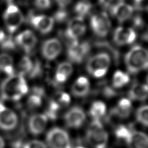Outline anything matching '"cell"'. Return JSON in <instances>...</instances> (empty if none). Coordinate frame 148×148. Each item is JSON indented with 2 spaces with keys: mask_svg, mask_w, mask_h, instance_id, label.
Here are the masks:
<instances>
[{
  "mask_svg": "<svg viewBox=\"0 0 148 148\" xmlns=\"http://www.w3.org/2000/svg\"><path fill=\"white\" fill-rule=\"evenodd\" d=\"M28 86L23 76L14 74L3 82L1 94L3 99L10 101H18L28 92Z\"/></svg>",
  "mask_w": 148,
  "mask_h": 148,
  "instance_id": "6da1fadb",
  "label": "cell"
},
{
  "mask_svg": "<svg viewBox=\"0 0 148 148\" xmlns=\"http://www.w3.org/2000/svg\"><path fill=\"white\" fill-rule=\"evenodd\" d=\"M127 69L129 73L136 74L148 69V50L135 46L127 52L125 57Z\"/></svg>",
  "mask_w": 148,
  "mask_h": 148,
  "instance_id": "7a4b0ae2",
  "label": "cell"
},
{
  "mask_svg": "<svg viewBox=\"0 0 148 148\" xmlns=\"http://www.w3.org/2000/svg\"><path fill=\"white\" fill-rule=\"evenodd\" d=\"M108 134L105 130L101 121L93 120L86 131V138L89 144L94 148H106Z\"/></svg>",
  "mask_w": 148,
  "mask_h": 148,
  "instance_id": "3957f363",
  "label": "cell"
},
{
  "mask_svg": "<svg viewBox=\"0 0 148 148\" xmlns=\"http://www.w3.org/2000/svg\"><path fill=\"white\" fill-rule=\"evenodd\" d=\"M110 64V57L106 53H101L90 58L86 70L94 77L101 78L106 75Z\"/></svg>",
  "mask_w": 148,
  "mask_h": 148,
  "instance_id": "277c9868",
  "label": "cell"
},
{
  "mask_svg": "<svg viewBox=\"0 0 148 148\" xmlns=\"http://www.w3.org/2000/svg\"><path fill=\"white\" fill-rule=\"evenodd\" d=\"M46 142L49 148H73L69 134L59 127L53 128L48 131Z\"/></svg>",
  "mask_w": 148,
  "mask_h": 148,
  "instance_id": "5b68a950",
  "label": "cell"
},
{
  "mask_svg": "<svg viewBox=\"0 0 148 148\" xmlns=\"http://www.w3.org/2000/svg\"><path fill=\"white\" fill-rule=\"evenodd\" d=\"M3 18L8 31L15 32L23 22V16L18 7L13 4L9 5L5 11Z\"/></svg>",
  "mask_w": 148,
  "mask_h": 148,
  "instance_id": "8992f818",
  "label": "cell"
},
{
  "mask_svg": "<svg viewBox=\"0 0 148 148\" xmlns=\"http://www.w3.org/2000/svg\"><path fill=\"white\" fill-rule=\"evenodd\" d=\"M90 46L87 42L79 43L77 40L71 42L68 44L67 55L71 61L77 64L83 62L84 58L88 54Z\"/></svg>",
  "mask_w": 148,
  "mask_h": 148,
  "instance_id": "52a82bcc",
  "label": "cell"
},
{
  "mask_svg": "<svg viewBox=\"0 0 148 148\" xmlns=\"http://www.w3.org/2000/svg\"><path fill=\"white\" fill-rule=\"evenodd\" d=\"M90 25L94 33L99 37L106 36L111 27L109 18L105 12L92 16L90 19Z\"/></svg>",
  "mask_w": 148,
  "mask_h": 148,
  "instance_id": "ba28073f",
  "label": "cell"
},
{
  "mask_svg": "<svg viewBox=\"0 0 148 148\" xmlns=\"http://www.w3.org/2000/svg\"><path fill=\"white\" fill-rule=\"evenodd\" d=\"M18 118L14 111L0 102V130L10 131L18 125Z\"/></svg>",
  "mask_w": 148,
  "mask_h": 148,
  "instance_id": "9c48e42d",
  "label": "cell"
},
{
  "mask_svg": "<svg viewBox=\"0 0 148 148\" xmlns=\"http://www.w3.org/2000/svg\"><path fill=\"white\" fill-rule=\"evenodd\" d=\"M86 27L83 18L77 16L71 20L64 32L66 38L69 40L70 42L77 40L79 37L83 35L85 33Z\"/></svg>",
  "mask_w": 148,
  "mask_h": 148,
  "instance_id": "30bf717a",
  "label": "cell"
},
{
  "mask_svg": "<svg viewBox=\"0 0 148 148\" xmlns=\"http://www.w3.org/2000/svg\"><path fill=\"white\" fill-rule=\"evenodd\" d=\"M86 120L84 110L79 107H73L68 110L64 115V121L68 127L78 129L83 125Z\"/></svg>",
  "mask_w": 148,
  "mask_h": 148,
  "instance_id": "8fae6325",
  "label": "cell"
},
{
  "mask_svg": "<svg viewBox=\"0 0 148 148\" xmlns=\"http://www.w3.org/2000/svg\"><path fill=\"white\" fill-rule=\"evenodd\" d=\"M62 44L57 38H51L45 41L42 46V53L45 59L53 60L62 51Z\"/></svg>",
  "mask_w": 148,
  "mask_h": 148,
  "instance_id": "7c38bea8",
  "label": "cell"
},
{
  "mask_svg": "<svg viewBox=\"0 0 148 148\" xmlns=\"http://www.w3.org/2000/svg\"><path fill=\"white\" fill-rule=\"evenodd\" d=\"M136 34L133 29L129 27H118L114 31L113 39L118 46L131 44L135 41Z\"/></svg>",
  "mask_w": 148,
  "mask_h": 148,
  "instance_id": "4fadbf2b",
  "label": "cell"
},
{
  "mask_svg": "<svg viewBox=\"0 0 148 148\" xmlns=\"http://www.w3.org/2000/svg\"><path fill=\"white\" fill-rule=\"evenodd\" d=\"M48 119L44 114H35L31 116L28 120V129L34 136L41 134L46 129Z\"/></svg>",
  "mask_w": 148,
  "mask_h": 148,
  "instance_id": "5bb4252c",
  "label": "cell"
},
{
  "mask_svg": "<svg viewBox=\"0 0 148 148\" xmlns=\"http://www.w3.org/2000/svg\"><path fill=\"white\" fill-rule=\"evenodd\" d=\"M15 42L26 53H30L35 48L37 43V38L32 31L25 30L16 36Z\"/></svg>",
  "mask_w": 148,
  "mask_h": 148,
  "instance_id": "9a60e30c",
  "label": "cell"
},
{
  "mask_svg": "<svg viewBox=\"0 0 148 148\" xmlns=\"http://www.w3.org/2000/svg\"><path fill=\"white\" fill-rule=\"evenodd\" d=\"M30 22L36 29L43 34L49 33L54 25L53 18L44 15L32 16Z\"/></svg>",
  "mask_w": 148,
  "mask_h": 148,
  "instance_id": "2e32d148",
  "label": "cell"
},
{
  "mask_svg": "<svg viewBox=\"0 0 148 148\" xmlns=\"http://www.w3.org/2000/svg\"><path fill=\"white\" fill-rule=\"evenodd\" d=\"M134 11L133 7L130 5L121 2L110 10L112 14L120 23H123L131 17Z\"/></svg>",
  "mask_w": 148,
  "mask_h": 148,
  "instance_id": "e0dca14e",
  "label": "cell"
},
{
  "mask_svg": "<svg viewBox=\"0 0 148 148\" xmlns=\"http://www.w3.org/2000/svg\"><path fill=\"white\" fill-rule=\"evenodd\" d=\"M132 111V103L130 99H121L118 103L117 106L111 110L110 113L118 119L127 118Z\"/></svg>",
  "mask_w": 148,
  "mask_h": 148,
  "instance_id": "ac0fdd59",
  "label": "cell"
},
{
  "mask_svg": "<svg viewBox=\"0 0 148 148\" xmlns=\"http://www.w3.org/2000/svg\"><path fill=\"white\" fill-rule=\"evenodd\" d=\"M129 99L137 101H144L148 97V85L147 84H134L129 90Z\"/></svg>",
  "mask_w": 148,
  "mask_h": 148,
  "instance_id": "d6986e66",
  "label": "cell"
},
{
  "mask_svg": "<svg viewBox=\"0 0 148 148\" xmlns=\"http://www.w3.org/2000/svg\"><path fill=\"white\" fill-rule=\"evenodd\" d=\"M73 72L72 65L68 62H63L58 66L55 75V80L58 84L65 83Z\"/></svg>",
  "mask_w": 148,
  "mask_h": 148,
  "instance_id": "ffe728a7",
  "label": "cell"
},
{
  "mask_svg": "<svg viewBox=\"0 0 148 148\" xmlns=\"http://www.w3.org/2000/svg\"><path fill=\"white\" fill-rule=\"evenodd\" d=\"M90 91V83L88 79L81 76L77 79L72 86V92L75 96L84 97Z\"/></svg>",
  "mask_w": 148,
  "mask_h": 148,
  "instance_id": "44dd1931",
  "label": "cell"
},
{
  "mask_svg": "<svg viewBox=\"0 0 148 148\" xmlns=\"http://www.w3.org/2000/svg\"><path fill=\"white\" fill-rule=\"evenodd\" d=\"M128 145L130 148H148V136L142 132L133 130Z\"/></svg>",
  "mask_w": 148,
  "mask_h": 148,
  "instance_id": "7402d4cb",
  "label": "cell"
},
{
  "mask_svg": "<svg viewBox=\"0 0 148 148\" xmlns=\"http://www.w3.org/2000/svg\"><path fill=\"white\" fill-rule=\"evenodd\" d=\"M44 95V89L36 86L33 89V93L29 97L27 105L31 109H38L42 104V97Z\"/></svg>",
  "mask_w": 148,
  "mask_h": 148,
  "instance_id": "603a6c76",
  "label": "cell"
},
{
  "mask_svg": "<svg viewBox=\"0 0 148 148\" xmlns=\"http://www.w3.org/2000/svg\"><path fill=\"white\" fill-rule=\"evenodd\" d=\"M0 70L9 76L14 74L13 59L10 55L7 53L0 55Z\"/></svg>",
  "mask_w": 148,
  "mask_h": 148,
  "instance_id": "cb8c5ba5",
  "label": "cell"
},
{
  "mask_svg": "<svg viewBox=\"0 0 148 148\" xmlns=\"http://www.w3.org/2000/svg\"><path fill=\"white\" fill-rule=\"evenodd\" d=\"M133 130L134 129L131 127H127L123 125H118L115 128V136L119 141L129 144Z\"/></svg>",
  "mask_w": 148,
  "mask_h": 148,
  "instance_id": "d4e9b609",
  "label": "cell"
},
{
  "mask_svg": "<svg viewBox=\"0 0 148 148\" xmlns=\"http://www.w3.org/2000/svg\"><path fill=\"white\" fill-rule=\"evenodd\" d=\"M107 110L106 105L103 102L97 101L94 102L91 105L89 110L90 116L93 120H99L105 115Z\"/></svg>",
  "mask_w": 148,
  "mask_h": 148,
  "instance_id": "484cf974",
  "label": "cell"
},
{
  "mask_svg": "<svg viewBox=\"0 0 148 148\" xmlns=\"http://www.w3.org/2000/svg\"><path fill=\"white\" fill-rule=\"evenodd\" d=\"M130 81V77L128 74L121 71H116L114 74L112 79V84L115 88H120L126 85Z\"/></svg>",
  "mask_w": 148,
  "mask_h": 148,
  "instance_id": "4316f807",
  "label": "cell"
},
{
  "mask_svg": "<svg viewBox=\"0 0 148 148\" xmlns=\"http://www.w3.org/2000/svg\"><path fill=\"white\" fill-rule=\"evenodd\" d=\"M60 109V106L57 102L56 100L52 99L49 102L48 106L44 114L46 116L47 119L51 120H55L57 118L58 112Z\"/></svg>",
  "mask_w": 148,
  "mask_h": 148,
  "instance_id": "83f0119b",
  "label": "cell"
},
{
  "mask_svg": "<svg viewBox=\"0 0 148 148\" xmlns=\"http://www.w3.org/2000/svg\"><path fill=\"white\" fill-rule=\"evenodd\" d=\"M33 65V63L29 57L27 56L23 57L18 64V70L20 72L18 74L23 76L26 74H29L32 70Z\"/></svg>",
  "mask_w": 148,
  "mask_h": 148,
  "instance_id": "f1b7e54d",
  "label": "cell"
},
{
  "mask_svg": "<svg viewBox=\"0 0 148 148\" xmlns=\"http://www.w3.org/2000/svg\"><path fill=\"white\" fill-rule=\"evenodd\" d=\"M92 9V5L88 1H80L75 5L74 10L79 17L83 18L88 14Z\"/></svg>",
  "mask_w": 148,
  "mask_h": 148,
  "instance_id": "f546056e",
  "label": "cell"
},
{
  "mask_svg": "<svg viewBox=\"0 0 148 148\" xmlns=\"http://www.w3.org/2000/svg\"><path fill=\"white\" fill-rule=\"evenodd\" d=\"M136 120L142 125L148 127V105H144L137 110Z\"/></svg>",
  "mask_w": 148,
  "mask_h": 148,
  "instance_id": "4dcf8cb0",
  "label": "cell"
},
{
  "mask_svg": "<svg viewBox=\"0 0 148 148\" xmlns=\"http://www.w3.org/2000/svg\"><path fill=\"white\" fill-rule=\"evenodd\" d=\"M56 101L59 103L60 107H62L67 106V105H69L71 101V98L69 94L65 93V92H60V93L58 94V97Z\"/></svg>",
  "mask_w": 148,
  "mask_h": 148,
  "instance_id": "1f68e13d",
  "label": "cell"
},
{
  "mask_svg": "<svg viewBox=\"0 0 148 148\" xmlns=\"http://www.w3.org/2000/svg\"><path fill=\"white\" fill-rule=\"evenodd\" d=\"M22 148H47V145L38 140H32L23 145Z\"/></svg>",
  "mask_w": 148,
  "mask_h": 148,
  "instance_id": "d6a6232c",
  "label": "cell"
},
{
  "mask_svg": "<svg viewBox=\"0 0 148 148\" xmlns=\"http://www.w3.org/2000/svg\"><path fill=\"white\" fill-rule=\"evenodd\" d=\"M68 16V13L65 10H63L62 9L55 12L54 18L57 22L62 23L66 20Z\"/></svg>",
  "mask_w": 148,
  "mask_h": 148,
  "instance_id": "836d02e7",
  "label": "cell"
},
{
  "mask_svg": "<svg viewBox=\"0 0 148 148\" xmlns=\"http://www.w3.org/2000/svg\"><path fill=\"white\" fill-rule=\"evenodd\" d=\"M35 6L40 9H47L51 7V0H35Z\"/></svg>",
  "mask_w": 148,
  "mask_h": 148,
  "instance_id": "e575fe53",
  "label": "cell"
},
{
  "mask_svg": "<svg viewBox=\"0 0 148 148\" xmlns=\"http://www.w3.org/2000/svg\"><path fill=\"white\" fill-rule=\"evenodd\" d=\"M1 44L3 49H11L15 47L16 42L13 41V40L12 38H10V37H5L3 41L1 42Z\"/></svg>",
  "mask_w": 148,
  "mask_h": 148,
  "instance_id": "d590c367",
  "label": "cell"
},
{
  "mask_svg": "<svg viewBox=\"0 0 148 148\" xmlns=\"http://www.w3.org/2000/svg\"><path fill=\"white\" fill-rule=\"evenodd\" d=\"M42 72V67L40 64L38 62H36L35 63H33L32 70H31V72L29 73V77H35L40 75V73Z\"/></svg>",
  "mask_w": 148,
  "mask_h": 148,
  "instance_id": "8d00e7d4",
  "label": "cell"
},
{
  "mask_svg": "<svg viewBox=\"0 0 148 148\" xmlns=\"http://www.w3.org/2000/svg\"><path fill=\"white\" fill-rule=\"evenodd\" d=\"M133 24L136 28H140L144 25V21L142 18L139 16H136L133 20Z\"/></svg>",
  "mask_w": 148,
  "mask_h": 148,
  "instance_id": "74e56055",
  "label": "cell"
},
{
  "mask_svg": "<svg viewBox=\"0 0 148 148\" xmlns=\"http://www.w3.org/2000/svg\"><path fill=\"white\" fill-rule=\"evenodd\" d=\"M59 6L63 9V8L68 6L72 2V0H55Z\"/></svg>",
  "mask_w": 148,
  "mask_h": 148,
  "instance_id": "f35d334b",
  "label": "cell"
},
{
  "mask_svg": "<svg viewBox=\"0 0 148 148\" xmlns=\"http://www.w3.org/2000/svg\"><path fill=\"white\" fill-rule=\"evenodd\" d=\"M5 37H6V35H5L3 31L0 29V43L3 41V40L5 38Z\"/></svg>",
  "mask_w": 148,
  "mask_h": 148,
  "instance_id": "ab89813d",
  "label": "cell"
},
{
  "mask_svg": "<svg viewBox=\"0 0 148 148\" xmlns=\"http://www.w3.org/2000/svg\"><path fill=\"white\" fill-rule=\"evenodd\" d=\"M0 148H5V142L1 136H0Z\"/></svg>",
  "mask_w": 148,
  "mask_h": 148,
  "instance_id": "60d3db41",
  "label": "cell"
},
{
  "mask_svg": "<svg viewBox=\"0 0 148 148\" xmlns=\"http://www.w3.org/2000/svg\"><path fill=\"white\" fill-rule=\"evenodd\" d=\"M144 38L145 40H148V31L144 35Z\"/></svg>",
  "mask_w": 148,
  "mask_h": 148,
  "instance_id": "b9f144b4",
  "label": "cell"
},
{
  "mask_svg": "<svg viewBox=\"0 0 148 148\" xmlns=\"http://www.w3.org/2000/svg\"><path fill=\"white\" fill-rule=\"evenodd\" d=\"M133 1L135 2L136 4H140L142 1H143V0H133Z\"/></svg>",
  "mask_w": 148,
  "mask_h": 148,
  "instance_id": "7bdbcfd3",
  "label": "cell"
},
{
  "mask_svg": "<svg viewBox=\"0 0 148 148\" xmlns=\"http://www.w3.org/2000/svg\"><path fill=\"white\" fill-rule=\"evenodd\" d=\"M2 1H3L5 2H7V3H9V2H11L12 0H2Z\"/></svg>",
  "mask_w": 148,
  "mask_h": 148,
  "instance_id": "ee69618b",
  "label": "cell"
},
{
  "mask_svg": "<svg viewBox=\"0 0 148 148\" xmlns=\"http://www.w3.org/2000/svg\"><path fill=\"white\" fill-rule=\"evenodd\" d=\"M75 148H85V147H83V146H77Z\"/></svg>",
  "mask_w": 148,
  "mask_h": 148,
  "instance_id": "f6af8a7d",
  "label": "cell"
},
{
  "mask_svg": "<svg viewBox=\"0 0 148 148\" xmlns=\"http://www.w3.org/2000/svg\"><path fill=\"white\" fill-rule=\"evenodd\" d=\"M147 84L148 85V76H147Z\"/></svg>",
  "mask_w": 148,
  "mask_h": 148,
  "instance_id": "bcb514c9",
  "label": "cell"
},
{
  "mask_svg": "<svg viewBox=\"0 0 148 148\" xmlns=\"http://www.w3.org/2000/svg\"><path fill=\"white\" fill-rule=\"evenodd\" d=\"M147 10H148V8H147Z\"/></svg>",
  "mask_w": 148,
  "mask_h": 148,
  "instance_id": "7dc6e473",
  "label": "cell"
}]
</instances>
